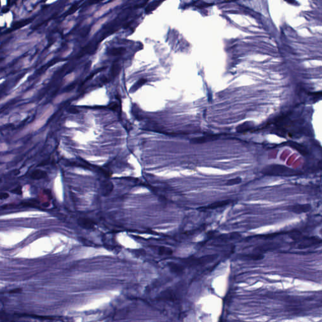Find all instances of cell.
<instances>
[{"label": "cell", "mask_w": 322, "mask_h": 322, "mask_svg": "<svg viewBox=\"0 0 322 322\" xmlns=\"http://www.w3.org/2000/svg\"><path fill=\"white\" fill-rule=\"evenodd\" d=\"M262 173L269 176H293L299 174L297 171L284 165L272 164L263 168Z\"/></svg>", "instance_id": "obj_1"}, {"label": "cell", "mask_w": 322, "mask_h": 322, "mask_svg": "<svg viewBox=\"0 0 322 322\" xmlns=\"http://www.w3.org/2000/svg\"><path fill=\"white\" fill-rule=\"evenodd\" d=\"M217 258V255L212 254L202 256L201 257H189L183 260V262L190 267H197L210 263Z\"/></svg>", "instance_id": "obj_2"}, {"label": "cell", "mask_w": 322, "mask_h": 322, "mask_svg": "<svg viewBox=\"0 0 322 322\" xmlns=\"http://www.w3.org/2000/svg\"><path fill=\"white\" fill-rule=\"evenodd\" d=\"M55 111V108L52 105H49L45 110L42 113L40 117L37 120L36 122L34 124V128L35 130L39 129L40 127L43 126L47 120L50 118V117L53 115Z\"/></svg>", "instance_id": "obj_3"}, {"label": "cell", "mask_w": 322, "mask_h": 322, "mask_svg": "<svg viewBox=\"0 0 322 322\" xmlns=\"http://www.w3.org/2000/svg\"><path fill=\"white\" fill-rule=\"evenodd\" d=\"M322 242V240H321L318 237H308L301 239L299 241V243L298 246V248L299 249H303L306 248H308L317 244H321Z\"/></svg>", "instance_id": "obj_4"}, {"label": "cell", "mask_w": 322, "mask_h": 322, "mask_svg": "<svg viewBox=\"0 0 322 322\" xmlns=\"http://www.w3.org/2000/svg\"><path fill=\"white\" fill-rule=\"evenodd\" d=\"M122 3V1H120V0H115V1L109 2L108 3L103 5L99 10L96 11L94 14V17L96 19L100 18L105 13H108L110 10L115 8V7L120 5Z\"/></svg>", "instance_id": "obj_5"}, {"label": "cell", "mask_w": 322, "mask_h": 322, "mask_svg": "<svg viewBox=\"0 0 322 322\" xmlns=\"http://www.w3.org/2000/svg\"><path fill=\"white\" fill-rule=\"evenodd\" d=\"M312 206L310 204H296L289 206L287 208V210L296 214H301L308 212L311 210Z\"/></svg>", "instance_id": "obj_6"}, {"label": "cell", "mask_w": 322, "mask_h": 322, "mask_svg": "<svg viewBox=\"0 0 322 322\" xmlns=\"http://www.w3.org/2000/svg\"><path fill=\"white\" fill-rule=\"evenodd\" d=\"M77 223L79 227H80L83 229H87V230H91L93 229L95 226V222L93 221L92 220L88 218H84V217H80L77 220Z\"/></svg>", "instance_id": "obj_7"}, {"label": "cell", "mask_w": 322, "mask_h": 322, "mask_svg": "<svg viewBox=\"0 0 322 322\" xmlns=\"http://www.w3.org/2000/svg\"><path fill=\"white\" fill-rule=\"evenodd\" d=\"M114 186L112 182L108 180L102 181L100 184L101 194L104 196H107L111 194L113 190H114Z\"/></svg>", "instance_id": "obj_8"}, {"label": "cell", "mask_w": 322, "mask_h": 322, "mask_svg": "<svg viewBox=\"0 0 322 322\" xmlns=\"http://www.w3.org/2000/svg\"><path fill=\"white\" fill-rule=\"evenodd\" d=\"M169 270L178 276L183 275L184 272V267L183 265L174 262H169L167 263Z\"/></svg>", "instance_id": "obj_9"}, {"label": "cell", "mask_w": 322, "mask_h": 322, "mask_svg": "<svg viewBox=\"0 0 322 322\" xmlns=\"http://www.w3.org/2000/svg\"><path fill=\"white\" fill-rule=\"evenodd\" d=\"M231 203H232V200H222L215 202L213 203L210 204V205L201 207L200 209H204V210H213V209H217L218 208H222L227 205L230 204Z\"/></svg>", "instance_id": "obj_10"}, {"label": "cell", "mask_w": 322, "mask_h": 322, "mask_svg": "<svg viewBox=\"0 0 322 322\" xmlns=\"http://www.w3.org/2000/svg\"><path fill=\"white\" fill-rule=\"evenodd\" d=\"M218 138V135H210L207 136H203L200 137H196L192 138L191 140V142L192 143H203L208 142H212L213 140H217Z\"/></svg>", "instance_id": "obj_11"}, {"label": "cell", "mask_w": 322, "mask_h": 322, "mask_svg": "<svg viewBox=\"0 0 322 322\" xmlns=\"http://www.w3.org/2000/svg\"><path fill=\"white\" fill-rule=\"evenodd\" d=\"M107 20H108V18L107 17H104V18L101 19L97 22H96L91 28L90 35L93 36L95 34L97 33V32L101 28L103 25L107 22Z\"/></svg>", "instance_id": "obj_12"}, {"label": "cell", "mask_w": 322, "mask_h": 322, "mask_svg": "<svg viewBox=\"0 0 322 322\" xmlns=\"http://www.w3.org/2000/svg\"><path fill=\"white\" fill-rule=\"evenodd\" d=\"M30 176L31 179L39 180L46 178L47 177V173L41 169H35L30 173Z\"/></svg>", "instance_id": "obj_13"}, {"label": "cell", "mask_w": 322, "mask_h": 322, "mask_svg": "<svg viewBox=\"0 0 322 322\" xmlns=\"http://www.w3.org/2000/svg\"><path fill=\"white\" fill-rule=\"evenodd\" d=\"M276 247V245L275 244L267 243V244H263V245H261V246H259L258 247H257L256 248H255L254 251L255 253H259V254H262V252H266L267 250H269L270 249H272L273 248H275Z\"/></svg>", "instance_id": "obj_14"}, {"label": "cell", "mask_w": 322, "mask_h": 322, "mask_svg": "<svg viewBox=\"0 0 322 322\" xmlns=\"http://www.w3.org/2000/svg\"><path fill=\"white\" fill-rule=\"evenodd\" d=\"M159 299L169 301H174L176 299V298L173 291L171 290V289H168V290L164 291L160 294Z\"/></svg>", "instance_id": "obj_15"}, {"label": "cell", "mask_w": 322, "mask_h": 322, "mask_svg": "<svg viewBox=\"0 0 322 322\" xmlns=\"http://www.w3.org/2000/svg\"><path fill=\"white\" fill-rule=\"evenodd\" d=\"M72 93H64L62 94H60L55 98V99L54 100V103L56 104V105L60 104V103H62L63 101L70 98L72 96Z\"/></svg>", "instance_id": "obj_16"}, {"label": "cell", "mask_w": 322, "mask_h": 322, "mask_svg": "<svg viewBox=\"0 0 322 322\" xmlns=\"http://www.w3.org/2000/svg\"><path fill=\"white\" fill-rule=\"evenodd\" d=\"M290 146L293 148H294L295 150H296L298 152H299L303 155H307L308 152L307 149H306L304 147H303L301 145H299V143H295V142H291L290 143Z\"/></svg>", "instance_id": "obj_17"}, {"label": "cell", "mask_w": 322, "mask_h": 322, "mask_svg": "<svg viewBox=\"0 0 322 322\" xmlns=\"http://www.w3.org/2000/svg\"><path fill=\"white\" fill-rule=\"evenodd\" d=\"M157 252L159 255H171L173 253L172 250L171 248L165 246H159L157 248Z\"/></svg>", "instance_id": "obj_18"}, {"label": "cell", "mask_w": 322, "mask_h": 322, "mask_svg": "<svg viewBox=\"0 0 322 322\" xmlns=\"http://www.w3.org/2000/svg\"><path fill=\"white\" fill-rule=\"evenodd\" d=\"M263 257H264V256L262 254H259V253H255V252L254 254L244 255V258L247 259L249 260H254V261L261 260L262 259H263Z\"/></svg>", "instance_id": "obj_19"}, {"label": "cell", "mask_w": 322, "mask_h": 322, "mask_svg": "<svg viewBox=\"0 0 322 322\" xmlns=\"http://www.w3.org/2000/svg\"><path fill=\"white\" fill-rule=\"evenodd\" d=\"M251 129V126L248 123L241 124L237 127V131L239 133L246 132Z\"/></svg>", "instance_id": "obj_20"}, {"label": "cell", "mask_w": 322, "mask_h": 322, "mask_svg": "<svg viewBox=\"0 0 322 322\" xmlns=\"http://www.w3.org/2000/svg\"><path fill=\"white\" fill-rule=\"evenodd\" d=\"M241 182H242V179L240 178H239V177H237V178H232L231 180H228L225 184H226L227 186H233V185L240 184Z\"/></svg>", "instance_id": "obj_21"}, {"label": "cell", "mask_w": 322, "mask_h": 322, "mask_svg": "<svg viewBox=\"0 0 322 322\" xmlns=\"http://www.w3.org/2000/svg\"><path fill=\"white\" fill-rule=\"evenodd\" d=\"M125 51V49H123V48H114V49H112L109 51V54L111 55H113V56H117V55H120V54H122L123 53V52Z\"/></svg>", "instance_id": "obj_22"}, {"label": "cell", "mask_w": 322, "mask_h": 322, "mask_svg": "<svg viewBox=\"0 0 322 322\" xmlns=\"http://www.w3.org/2000/svg\"><path fill=\"white\" fill-rule=\"evenodd\" d=\"M76 78V75L74 72H71L69 74H68L65 77H64V82L66 84H69L72 82H73Z\"/></svg>", "instance_id": "obj_23"}, {"label": "cell", "mask_w": 322, "mask_h": 322, "mask_svg": "<svg viewBox=\"0 0 322 322\" xmlns=\"http://www.w3.org/2000/svg\"><path fill=\"white\" fill-rule=\"evenodd\" d=\"M163 2H152L151 5H149V6L146 8V12L147 13H149L150 11L154 10L155 8H156L159 4L162 3Z\"/></svg>", "instance_id": "obj_24"}, {"label": "cell", "mask_w": 322, "mask_h": 322, "mask_svg": "<svg viewBox=\"0 0 322 322\" xmlns=\"http://www.w3.org/2000/svg\"><path fill=\"white\" fill-rule=\"evenodd\" d=\"M35 94V90L34 89H32V90H30V91H27L23 96V99H29V98H31L33 97V96H34V94Z\"/></svg>", "instance_id": "obj_25"}, {"label": "cell", "mask_w": 322, "mask_h": 322, "mask_svg": "<svg viewBox=\"0 0 322 322\" xmlns=\"http://www.w3.org/2000/svg\"><path fill=\"white\" fill-rule=\"evenodd\" d=\"M74 25H75V22L74 21H71L70 22H69L68 24L67 25L66 27L65 28V30H65V31H64V33H65V34L68 33V32L74 27Z\"/></svg>", "instance_id": "obj_26"}, {"label": "cell", "mask_w": 322, "mask_h": 322, "mask_svg": "<svg viewBox=\"0 0 322 322\" xmlns=\"http://www.w3.org/2000/svg\"><path fill=\"white\" fill-rule=\"evenodd\" d=\"M11 192L14 193V194H17V195H22V187H20V186L17 187L16 188H14L13 190H12Z\"/></svg>", "instance_id": "obj_27"}, {"label": "cell", "mask_w": 322, "mask_h": 322, "mask_svg": "<svg viewBox=\"0 0 322 322\" xmlns=\"http://www.w3.org/2000/svg\"><path fill=\"white\" fill-rule=\"evenodd\" d=\"M10 195L7 192H2L1 194V196H0V198H1L2 200H6L8 198H9Z\"/></svg>", "instance_id": "obj_28"}, {"label": "cell", "mask_w": 322, "mask_h": 322, "mask_svg": "<svg viewBox=\"0 0 322 322\" xmlns=\"http://www.w3.org/2000/svg\"><path fill=\"white\" fill-rule=\"evenodd\" d=\"M53 57H54V54H51V55H49V56H48L45 58V60H44V63H47L48 62L50 61V60H51Z\"/></svg>", "instance_id": "obj_29"}, {"label": "cell", "mask_w": 322, "mask_h": 322, "mask_svg": "<svg viewBox=\"0 0 322 322\" xmlns=\"http://www.w3.org/2000/svg\"><path fill=\"white\" fill-rule=\"evenodd\" d=\"M72 52V49H69L67 51H66L65 52H64L62 54V57H68L71 53Z\"/></svg>", "instance_id": "obj_30"}, {"label": "cell", "mask_w": 322, "mask_h": 322, "mask_svg": "<svg viewBox=\"0 0 322 322\" xmlns=\"http://www.w3.org/2000/svg\"><path fill=\"white\" fill-rule=\"evenodd\" d=\"M69 111H70L71 113H72V114H76V113H77V112H78V111H77L78 110L76 109V108H74V107H71V108H69Z\"/></svg>", "instance_id": "obj_31"}, {"label": "cell", "mask_w": 322, "mask_h": 322, "mask_svg": "<svg viewBox=\"0 0 322 322\" xmlns=\"http://www.w3.org/2000/svg\"><path fill=\"white\" fill-rule=\"evenodd\" d=\"M318 167L319 168L320 170L322 171V159L320 160L318 162Z\"/></svg>", "instance_id": "obj_32"}, {"label": "cell", "mask_w": 322, "mask_h": 322, "mask_svg": "<svg viewBox=\"0 0 322 322\" xmlns=\"http://www.w3.org/2000/svg\"><path fill=\"white\" fill-rule=\"evenodd\" d=\"M299 320L301 322H312L310 320H309L308 319L306 318H301Z\"/></svg>", "instance_id": "obj_33"}, {"label": "cell", "mask_w": 322, "mask_h": 322, "mask_svg": "<svg viewBox=\"0 0 322 322\" xmlns=\"http://www.w3.org/2000/svg\"><path fill=\"white\" fill-rule=\"evenodd\" d=\"M286 322H298V321L296 320H286Z\"/></svg>", "instance_id": "obj_34"}, {"label": "cell", "mask_w": 322, "mask_h": 322, "mask_svg": "<svg viewBox=\"0 0 322 322\" xmlns=\"http://www.w3.org/2000/svg\"><path fill=\"white\" fill-rule=\"evenodd\" d=\"M220 322H224V321H221V320H220Z\"/></svg>", "instance_id": "obj_35"}]
</instances>
